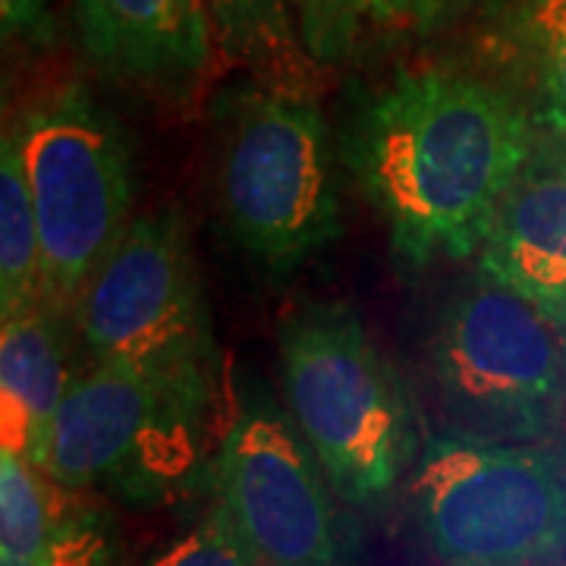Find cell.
I'll use <instances>...</instances> for the list:
<instances>
[{"instance_id":"1","label":"cell","mask_w":566,"mask_h":566,"mask_svg":"<svg viewBox=\"0 0 566 566\" xmlns=\"http://www.w3.org/2000/svg\"><path fill=\"white\" fill-rule=\"evenodd\" d=\"M538 126L475 63L397 66L346 102L337 155L409 268L479 255Z\"/></svg>"},{"instance_id":"2","label":"cell","mask_w":566,"mask_h":566,"mask_svg":"<svg viewBox=\"0 0 566 566\" xmlns=\"http://www.w3.org/2000/svg\"><path fill=\"white\" fill-rule=\"evenodd\" d=\"M223 230L255 268L290 277L344 233L337 151L315 95L237 82L211 104Z\"/></svg>"},{"instance_id":"3","label":"cell","mask_w":566,"mask_h":566,"mask_svg":"<svg viewBox=\"0 0 566 566\" xmlns=\"http://www.w3.org/2000/svg\"><path fill=\"white\" fill-rule=\"evenodd\" d=\"M286 416L349 506L390 497L416 450L406 387L353 305L312 303L281 327Z\"/></svg>"},{"instance_id":"4","label":"cell","mask_w":566,"mask_h":566,"mask_svg":"<svg viewBox=\"0 0 566 566\" xmlns=\"http://www.w3.org/2000/svg\"><path fill=\"white\" fill-rule=\"evenodd\" d=\"M3 133L20 148L39 218L44 303L73 315L92 271L136 221L129 133L76 82L32 98Z\"/></svg>"},{"instance_id":"5","label":"cell","mask_w":566,"mask_h":566,"mask_svg":"<svg viewBox=\"0 0 566 566\" xmlns=\"http://www.w3.org/2000/svg\"><path fill=\"white\" fill-rule=\"evenodd\" d=\"M428 381L453 431L528 441L566 409V324L475 271L438 315Z\"/></svg>"},{"instance_id":"6","label":"cell","mask_w":566,"mask_h":566,"mask_svg":"<svg viewBox=\"0 0 566 566\" xmlns=\"http://www.w3.org/2000/svg\"><path fill=\"white\" fill-rule=\"evenodd\" d=\"M211 397L214 381L92 365L63 397L35 465L70 491L158 504L192 479Z\"/></svg>"},{"instance_id":"7","label":"cell","mask_w":566,"mask_h":566,"mask_svg":"<svg viewBox=\"0 0 566 566\" xmlns=\"http://www.w3.org/2000/svg\"><path fill=\"white\" fill-rule=\"evenodd\" d=\"M412 497L424 542L447 566H538L566 554V469L538 450L434 434Z\"/></svg>"},{"instance_id":"8","label":"cell","mask_w":566,"mask_h":566,"mask_svg":"<svg viewBox=\"0 0 566 566\" xmlns=\"http://www.w3.org/2000/svg\"><path fill=\"white\" fill-rule=\"evenodd\" d=\"M73 324L92 365L214 381L211 315L177 211H151L126 227L80 290Z\"/></svg>"},{"instance_id":"9","label":"cell","mask_w":566,"mask_h":566,"mask_svg":"<svg viewBox=\"0 0 566 566\" xmlns=\"http://www.w3.org/2000/svg\"><path fill=\"white\" fill-rule=\"evenodd\" d=\"M214 485L264 566H346L334 488L300 428L268 397L227 428Z\"/></svg>"},{"instance_id":"10","label":"cell","mask_w":566,"mask_h":566,"mask_svg":"<svg viewBox=\"0 0 566 566\" xmlns=\"http://www.w3.org/2000/svg\"><path fill=\"white\" fill-rule=\"evenodd\" d=\"M82 51L104 80L182 107L205 88L214 29L205 0H73Z\"/></svg>"},{"instance_id":"11","label":"cell","mask_w":566,"mask_h":566,"mask_svg":"<svg viewBox=\"0 0 566 566\" xmlns=\"http://www.w3.org/2000/svg\"><path fill=\"white\" fill-rule=\"evenodd\" d=\"M475 271L566 324V136L538 126L475 255Z\"/></svg>"},{"instance_id":"12","label":"cell","mask_w":566,"mask_h":566,"mask_svg":"<svg viewBox=\"0 0 566 566\" xmlns=\"http://www.w3.org/2000/svg\"><path fill=\"white\" fill-rule=\"evenodd\" d=\"M472 17V63L566 136V0H479Z\"/></svg>"},{"instance_id":"13","label":"cell","mask_w":566,"mask_h":566,"mask_svg":"<svg viewBox=\"0 0 566 566\" xmlns=\"http://www.w3.org/2000/svg\"><path fill=\"white\" fill-rule=\"evenodd\" d=\"M61 308L41 303L20 318L3 322L0 334V416L3 450L39 460L63 397L76 378L70 375V349Z\"/></svg>"},{"instance_id":"14","label":"cell","mask_w":566,"mask_h":566,"mask_svg":"<svg viewBox=\"0 0 566 566\" xmlns=\"http://www.w3.org/2000/svg\"><path fill=\"white\" fill-rule=\"evenodd\" d=\"M479 0H300V32L318 66H353L438 39Z\"/></svg>"},{"instance_id":"15","label":"cell","mask_w":566,"mask_h":566,"mask_svg":"<svg viewBox=\"0 0 566 566\" xmlns=\"http://www.w3.org/2000/svg\"><path fill=\"white\" fill-rule=\"evenodd\" d=\"M214 41L227 61L249 80L315 95L318 63L300 32V0H205Z\"/></svg>"},{"instance_id":"16","label":"cell","mask_w":566,"mask_h":566,"mask_svg":"<svg viewBox=\"0 0 566 566\" xmlns=\"http://www.w3.org/2000/svg\"><path fill=\"white\" fill-rule=\"evenodd\" d=\"M76 491L17 453H0V560H39L82 510Z\"/></svg>"},{"instance_id":"17","label":"cell","mask_w":566,"mask_h":566,"mask_svg":"<svg viewBox=\"0 0 566 566\" xmlns=\"http://www.w3.org/2000/svg\"><path fill=\"white\" fill-rule=\"evenodd\" d=\"M44 303V252L20 148L0 145V322Z\"/></svg>"},{"instance_id":"18","label":"cell","mask_w":566,"mask_h":566,"mask_svg":"<svg viewBox=\"0 0 566 566\" xmlns=\"http://www.w3.org/2000/svg\"><path fill=\"white\" fill-rule=\"evenodd\" d=\"M255 560L259 557L245 542L233 513L218 497V504L208 506L196 526L145 566H255Z\"/></svg>"},{"instance_id":"19","label":"cell","mask_w":566,"mask_h":566,"mask_svg":"<svg viewBox=\"0 0 566 566\" xmlns=\"http://www.w3.org/2000/svg\"><path fill=\"white\" fill-rule=\"evenodd\" d=\"M0 566H117V528L107 510L85 504L39 560Z\"/></svg>"},{"instance_id":"20","label":"cell","mask_w":566,"mask_h":566,"mask_svg":"<svg viewBox=\"0 0 566 566\" xmlns=\"http://www.w3.org/2000/svg\"><path fill=\"white\" fill-rule=\"evenodd\" d=\"M0 32L10 51H44L54 44L51 0H0Z\"/></svg>"}]
</instances>
